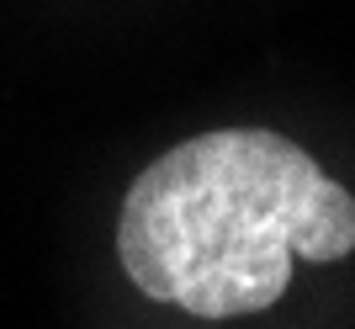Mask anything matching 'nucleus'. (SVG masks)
I'll list each match as a JSON object with an SVG mask.
<instances>
[{
	"mask_svg": "<svg viewBox=\"0 0 355 329\" xmlns=\"http://www.w3.org/2000/svg\"><path fill=\"white\" fill-rule=\"evenodd\" d=\"M350 250L355 196L270 128H218L164 149L117 212L128 282L196 319L266 314L292 287V260L329 266Z\"/></svg>",
	"mask_w": 355,
	"mask_h": 329,
	"instance_id": "f257e3e1",
	"label": "nucleus"
}]
</instances>
